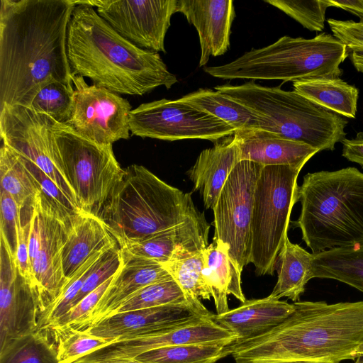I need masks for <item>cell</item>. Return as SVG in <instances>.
<instances>
[{"label":"cell","mask_w":363,"mask_h":363,"mask_svg":"<svg viewBox=\"0 0 363 363\" xmlns=\"http://www.w3.org/2000/svg\"><path fill=\"white\" fill-rule=\"evenodd\" d=\"M74 0H1L0 108L29 107L45 85L74 90L67 55Z\"/></svg>","instance_id":"6da1fadb"},{"label":"cell","mask_w":363,"mask_h":363,"mask_svg":"<svg viewBox=\"0 0 363 363\" xmlns=\"http://www.w3.org/2000/svg\"><path fill=\"white\" fill-rule=\"evenodd\" d=\"M294 311L268 332L227 345L235 363L355 359L363 345V301L328 304L297 301Z\"/></svg>","instance_id":"7a4b0ae2"},{"label":"cell","mask_w":363,"mask_h":363,"mask_svg":"<svg viewBox=\"0 0 363 363\" xmlns=\"http://www.w3.org/2000/svg\"><path fill=\"white\" fill-rule=\"evenodd\" d=\"M67 28V55L72 76L118 94L142 96L178 82L158 52L134 45L117 33L93 6L74 1Z\"/></svg>","instance_id":"3957f363"},{"label":"cell","mask_w":363,"mask_h":363,"mask_svg":"<svg viewBox=\"0 0 363 363\" xmlns=\"http://www.w3.org/2000/svg\"><path fill=\"white\" fill-rule=\"evenodd\" d=\"M292 223L313 254L363 244V173L355 167L308 173Z\"/></svg>","instance_id":"277c9868"},{"label":"cell","mask_w":363,"mask_h":363,"mask_svg":"<svg viewBox=\"0 0 363 363\" xmlns=\"http://www.w3.org/2000/svg\"><path fill=\"white\" fill-rule=\"evenodd\" d=\"M197 211L191 194L170 186L142 165L132 164L124 169L99 217L123 247L173 228Z\"/></svg>","instance_id":"5b68a950"},{"label":"cell","mask_w":363,"mask_h":363,"mask_svg":"<svg viewBox=\"0 0 363 363\" xmlns=\"http://www.w3.org/2000/svg\"><path fill=\"white\" fill-rule=\"evenodd\" d=\"M348 57L346 46L333 35L313 38L284 35L266 47L252 48L235 60L205 67L209 75L223 79H277L296 82L313 77L340 78V65Z\"/></svg>","instance_id":"8992f818"},{"label":"cell","mask_w":363,"mask_h":363,"mask_svg":"<svg viewBox=\"0 0 363 363\" xmlns=\"http://www.w3.org/2000/svg\"><path fill=\"white\" fill-rule=\"evenodd\" d=\"M216 91L230 97L264 118L267 131L307 144L320 151L330 150L345 138L348 121L307 99L295 91L270 87L252 81L223 84Z\"/></svg>","instance_id":"52a82bcc"},{"label":"cell","mask_w":363,"mask_h":363,"mask_svg":"<svg viewBox=\"0 0 363 363\" xmlns=\"http://www.w3.org/2000/svg\"><path fill=\"white\" fill-rule=\"evenodd\" d=\"M51 136L61 170L79 207L99 216L124 174L112 145L95 143L56 121Z\"/></svg>","instance_id":"ba28073f"},{"label":"cell","mask_w":363,"mask_h":363,"mask_svg":"<svg viewBox=\"0 0 363 363\" xmlns=\"http://www.w3.org/2000/svg\"><path fill=\"white\" fill-rule=\"evenodd\" d=\"M301 167L263 166L254 194L251 220V263L258 276L274 272L277 255L288 238L290 216L298 201Z\"/></svg>","instance_id":"9c48e42d"},{"label":"cell","mask_w":363,"mask_h":363,"mask_svg":"<svg viewBox=\"0 0 363 363\" xmlns=\"http://www.w3.org/2000/svg\"><path fill=\"white\" fill-rule=\"evenodd\" d=\"M263 166L240 161L230 172L213 211L214 238L225 243L238 269L251 263L252 215L256 184Z\"/></svg>","instance_id":"30bf717a"},{"label":"cell","mask_w":363,"mask_h":363,"mask_svg":"<svg viewBox=\"0 0 363 363\" xmlns=\"http://www.w3.org/2000/svg\"><path fill=\"white\" fill-rule=\"evenodd\" d=\"M133 135L162 140L203 139L216 142L233 135L230 125L181 99L140 104L130 113Z\"/></svg>","instance_id":"8fae6325"},{"label":"cell","mask_w":363,"mask_h":363,"mask_svg":"<svg viewBox=\"0 0 363 363\" xmlns=\"http://www.w3.org/2000/svg\"><path fill=\"white\" fill-rule=\"evenodd\" d=\"M54 121L49 116L36 113L28 107L4 106L0 108L1 142L38 167L79 207L60 166L51 136Z\"/></svg>","instance_id":"7c38bea8"},{"label":"cell","mask_w":363,"mask_h":363,"mask_svg":"<svg viewBox=\"0 0 363 363\" xmlns=\"http://www.w3.org/2000/svg\"><path fill=\"white\" fill-rule=\"evenodd\" d=\"M74 92L66 125L83 138L99 145H113L130 137L131 105L126 99L84 77H72Z\"/></svg>","instance_id":"4fadbf2b"},{"label":"cell","mask_w":363,"mask_h":363,"mask_svg":"<svg viewBox=\"0 0 363 363\" xmlns=\"http://www.w3.org/2000/svg\"><path fill=\"white\" fill-rule=\"evenodd\" d=\"M117 33L139 48L166 52L164 38L177 0H84Z\"/></svg>","instance_id":"5bb4252c"},{"label":"cell","mask_w":363,"mask_h":363,"mask_svg":"<svg viewBox=\"0 0 363 363\" xmlns=\"http://www.w3.org/2000/svg\"><path fill=\"white\" fill-rule=\"evenodd\" d=\"M34 200L41 220L40 242L32 263L33 288L40 315L59 298L69 282L63 271L62 249L74 217L69 218L57 210L40 189Z\"/></svg>","instance_id":"9a60e30c"},{"label":"cell","mask_w":363,"mask_h":363,"mask_svg":"<svg viewBox=\"0 0 363 363\" xmlns=\"http://www.w3.org/2000/svg\"><path fill=\"white\" fill-rule=\"evenodd\" d=\"M212 316H199L152 334L113 342L81 357L74 363H104L134 359L150 350L169 346L230 344L236 341L237 335L216 323Z\"/></svg>","instance_id":"2e32d148"},{"label":"cell","mask_w":363,"mask_h":363,"mask_svg":"<svg viewBox=\"0 0 363 363\" xmlns=\"http://www.w3.org/2000/svg\"><path fill=\"white\" fill-rule=\"evenodd\" d=\"M0 350L38 330L39 306L30 284L18 272L15 257L1 237Z\"/></svg>","instance_id":"e0dca14e"},{"label":"cell","mask_w":363,"mask_h":363,"mask_svg":"<svg viewBox=\"0 0 363 363\" xmlns=\"http://www.w3.org/2000/svg\"><path fill=\"white\" fill-rule=\"evenodd\" d=\"M199 316L206 315L200 314L189 303L170 304L115 313L82 331L111 343L152 334Z\"/></svg>","instance_id":"ac0fdd59"},{"label":"cell","mask_w":363,"mask_h":363,"mask_svg":"<svg viewBox=\"0 0 363 363\" xmlns=\"http://www.w3.org/2000/svg\"><path fill=\"white\" fill-rule=\"evenodd\" d=\"M210 225L199 211L183 223L137 242L120 247L123 257L152 260L162 264L183 259L204 250Z\"/></svg>","instance_id":"d6986e66"},{"label":"cell","mask_w":363,"mask_h":363,"mask_svg":"<svg viewBox=\"0 0 363 363\" xmlns=\"http://www.w3.org/2000/svg\"><path fill=\"white\" fill-rule=\"evenodd\" d=\"M177 12L182 13L198 32L200 67L207 64L211 56L218 57L228 50L235 17L233 1L177 0Z\"/></svg>","instance_id":"ffe728a7"},{"label":"cell","mask_w":363,"mask_h":363,"mask_svg":"<svg viewBox=\"0 0 363 363\" xmlns=\"http://www.w3.org/2000/svg\"><path fill=\"white\" fill-rule=\"evenodd\" d=\"M122 258V267L86 320L75 330H83L111 315L119 305L139 290L157 282L173 279L162 263L138 258Z\"/></svg>","instance_id":"44dd1931"},{"label":"cell","mask_w":363,"mask_h":363,"mask_svg":"<svg viewBox=\"0 0 363 363\" xmlns=\"http://www.w3.org/2000/svg\"><path fill=\"white\" fill-rule=\"evenodd\" d=\"M240 161L262 166L290 165L301 167L319 150L307 144L282 138L262 129L235 132Z\"/></svg>","instance_id":"7402d4cb"},{"label":"cell","mask_w":363,"mask_h":363,"mask_svg":"<svg viewBox=\"0 0 363 363\" xmlns=\"http://www.w3.org/2000/svg\"><path fill=\"white\" fill-rule=\"evenodd\" d=\"M118 245L99 216L82 211L72 220L62 249L65 277L70 281L89 259Z\"/></svg>","instance_id":"603a6c76"},{"label":"cell","mask_w":363,"mask_h":363,"mask_svg":"<svg viewBox=\"0 0 363 363\" xmlns=\"http://www.w3.org/2000/svg\"><path fill=\"white\" fill-rule=\"evenodd\" d=\"M294 311V303L272 298L246 300L238 308L212 319L223 328L234 333L241 342L262 335L282 323Z\"/></svg>","instance_id":"cb8c5ba5"},{"label":"cell","mask_w":363,"mask_h":363,"mask_svg":"<svg viewBox=\"0 0 363 363\" xmlns=\"http://www.w3.org/2000/svg\"><path fill=\"white\" fill-rule=\"evenodd\" d=\"M240 162L234 135L214 143L213 147L203 150L186 174L199 191L205 207L213 209L230 172Z\"/></svg>","instance_id":"d4e9b609"},{"label":"cell","mask_w":363,"mask_h":363,"mask_svg":"<svg viewBox=\"0 0 363 363\" xmlns=\"http://www.w3.org/2000/svg\"><path fill=\"white\" fill-rule=\"evenodd\" d=\"M203 275L213 298L216 314L229 311L228 295L244 303L246 298L241 286V272L229 255L228 246L213 237L204 250Z\"/></svg>","instance_id":"484cf974"},{"label":"cell","mask_w":363,"mask_h":363,"mask_svg":"<svg viewBox=\"0 0 363 363\" xmlns=\"http://www.w3.org/2000/svg\"><path fill=\"white\" fill-rule=\"evenodd\" d=\"M313 253L286 238L275 260L277 281L269 296L276 299L286 297L294 302L299 301L306 284L313 279Z\"/></svg>","instance_id":"4316f807"},{"label":"cell","mask_w":363,"mask_h":363,"mask_svg":"<svg viewBox=\"0 0 363 363\" xmlns=\"http://www.w3.org/2000/svg\"><path fill=\"white\" fill-rule=\"evenodd\" d=\"M181 99L226 123L236 131L248 129L267 130L269 122L256 112L230 97L210 89H199Z\"/></svg>","instance_id":"83f0119b"},{"label":"cell","mask_w":363,"mask_h":363,"mask_svg":"<svg viewBox=\"0 0 363 363\" xmlns=\"http://www.w3.org/2000/svg\"><path fill=\"white\" fill-rule=\"evenodd\" d=\"M294 91L342 116L354 118L359 89L340 78L313 77L293 82Z\"/></svg>","instance_id":"f1b7e54d"},{"label":"cell","mask_w":363,"mask_h":363,"mask_svg":"<svg viewBox=\"0 0 363 363\" xmlns=\"http://www.w3.org/2000/svg\"><path fill=\"white\" fill-rule=\"evenodd\" d=\"M313 278L335 279L363 292V244L313 254Z\"/></svg>","instance_id":"f546056e"},{"label":"cell","mask_w":363,"mask_h":363,"mask_svg":"<svg viewBox=\"0 0 363 363\" xmlns=\"http://www.w3.org/2000/svg\"><path fill=\"white\" fill-rule=\"evenodd\" d=\"M204 250L163 264L182 289L187 303L200 314L211 316L213 313L201 301V299L209 300L211 297L210 288L203 275Z\"/></svg>","instance_id":"4dcf8cb0"},{"label":"cell","mask_w":363,"mask_h":363,"mask_svg":"<svg viewBox=\"0 0 363 363\" xmlns=\"http://www.w3.org/2000/svg\"><path fill=\"white\" fill-rule=\"evenodd\" d=\"M1 189L8 192L22 208L33 203L39 191L34 177L19 155L2 143L0 149Z\"/></svg>","instance_id":"1f68e13d"},{"label":"cell","mask_w":363,"mask_h":363,"mask_svg":"<svg viewBox=\"0 0 363 363\" xmlns=\"http://www.w3.org/2000/svg\"><path fill=\"white\" fill-rule=\"evenodd\" d=\"M226 343L189 344L160 347L135 358L141 363H215L230 355Z\"/></svg>","instance_id":"d6a6232c"},{"label":"cell","mask_w":363,"mask_h":363,"mask_svg":"<svg viewBox=\"0 0 363 363\" xmlns=\"http://www.w3.org/2000/svg\"><path fill=\"white\" fill-rule=\"evenodd\" d=\"M0 363H59L56 344L45 330H37L1 350Z\"/></svg>","instance_id":"836d02e7"},{"label":"cell","mask_w":363,"mask_h":363,"mask_svg":"<svg viewBox=\"0 0 363 363\" xmlns=\"http://www.w3.org/2000/svg\"><path fill=\"white\" fill-rule=\"evenodd\" d=\"M181 303H188L184 292L176 281L170 279L139 290L119 305L111 314Z\"/></svg>","instance_id":"e575fe53"},{"label":"cell","mask_w":363,"mask_h":363,"mask_svg":"<svg viewBox=\"0 0 363 363\" xmlns=\"http://www.w3.org/2000/svg\"><path fill=\"white\" fill-rule=\"evenodd\" d=\"M74 90L63 84L52 82L35 95L30 106L36 113H44L60 123H66L72 106Z\"/></svg>","instance_id":"d590c367"},{"label":"cell","mask_w":363,"mask_h":363,"mask_svg":"<svg viewBox=\"0 0 363 363\" xmlns=\"http://www.w3.org/2000/svg\"><path fill=\"white\" fill-rule=\"evenodd\" d=\"M55 341L59 363H74L81 357L110 342L82 330H67L49 335Z\"/></svg>","instance_id":"8d00e7d4"},{"label":"cell","mask_w":363,"mask_h":363,"mask_svg":"<svg viewBox=\"0 0 363 363\" xmlns=\"http://www.w3.org/2000/svg\"><path fill=\"white\" fill-rule=\"evenodd\" d=\"M264 2L279 9L311 31L320 32L325 28V11L330 7L328 0H265Z\"/></svg>","instance_id":"74e56055"},{"label":"cell","mask_w":363,"mask_h":363,"mask_svg":"<svg viewBox=\"0 0 363 363\" xmlns=\"http://www.w3.org/2000/svg\"><path fill=\"white\" fill-rule=\"evenodd\" d=\"M113 277L114 275L86 296L77 304L51 325L42 330H46L50 335L67 330H77L96 306L110 285Z\"/></svg>","instance_id":"f35d334b"},{"label":"cell","mask_w":363,"mask_h":363,"mask_svg":"<svg viewBox=\"0 0 363 363\" xmlns=\"http://www.w3.org/2000/svg\"><path fill=\"white\" fill-rule=\"evenodd\" d=\"M327 22L333 35L346 46L354 68L363 74V18L359 21L329 18Z\"/></svg>","instance_id":"ab89813d"},{"label":"cell","mask_w":363,"mask_h":363,"mask_svg":"<svg viewBox=\"0 0 363 363\" xmlns=\"http://www.w3.org/2000/svg\"><path fill=\"white\" fill-rule=\"evenodd\" d=\"M19 157L38 183L40 190L57 210L69 218L74 217L82 211L43 171Z\"/></svg>","instance_id":"60d3db41"},{"label":"cell","mask_w":363,"mask_h":363,"mask_svg":"<svg viewBox=\"0 0 363 363\" xmlns=\"http://www.w3.org/2000/svg\"><path fill=\"white\" fill-rule=\"evenodd\" d=\"M32 203L26 205L21 209L18 218L17 247L14 257L18 272L33 288V269L29 255V231Z\"/></svg>","instance_id":"b9f144b4"},{"label":"cell","mask_w":363,"mask_h":363,"mask_svg":"<svg viewBox=\"0 0 363 363\" xmlns=\"http://www.w3.org/2000/svg\"><path fill=\"white\" fill-rule=\"evenodd\" d=\"M0 232L15 255L17 247L18 218L21 208L14 199L4 189L0 190Z\"/></svg>","instance_id":"7bdbcfd3"},{"label":"cell","mask_w":363,"mask_h":363,"mask_svg":"<svg viewBox=\"0 0 363 363\" xmlns=\"http://www.w3.org/2000/svg\"><path fill=\"white\" fill-rule=\"evenodd\" d=\"M341 143L343 145L342 155L363 168V132H358L354 138H344Z\"/></svg>","instance_id":"ee69618b"},{"label":"cell","mask_w":363,"mask_h":363,"mask_svg":"<svg viewBox=\"0 0 363 363\" xmlns=\"http://www.w3.org/2000/svg\"><path fill=\"white\" fill-rule=\"evenodd\" d=\"M328 1L330 6L342 9L355 16H357L359 19L363 18V0H328Z\"/></svg>","instance_id":"f6af8a7d"},{"label":"cell","mask_w":363,"mask_h":363,"mask_svg":"<svg viewBox=\"0 0 363 363\" xmlns=\"http://www.w3.org/2000/svg\"><path fill=\"white\" fill-rule=\"evenodd\" d=\"M257 363H328L321 362H314L308 360H268L262 361Z\"/></svg>","instance_id":"bcb514c9"},{"label":"cell","mask_w":363,"mask_h":363,"mask_svg":"<svg viewBox=\"0 0 363 363\" xmlns=\"http://www.w3.org/2000/svg\"><path fill=\"white\" fill-rule=\"evenodd\" d=\"M104 363H141L135 359H118L114 361H111Z\"/></svg>","instance_id":"7dc6e473"},{"label":"cell","mask_w":363,"mask_h":363,"mask_svg":"<svg viewBox=\"0 0 363 363\" xmlns=\"http://www.w3.org/2000/svg\"><path fill=\"white\" fill-rule=\"evenodd\" d=\"M354 363H363V354H360L359 355L357 358H356V361Z\"/></svg>","instance_id":"c3c4849f"},{"label":"cell","mask_w":363,"mask_h":363,"mask_svg":"<svg viewBox=\"0 0 363 363\" xmlns=\"http://www.w3.org/2000/svg\"><path fill=\"white\" fill-rule=\"evenodd\" d=\"M363 354V345L360 347L359 350V355Z\"/></svg>","instance_id":"681fc988"}]
</instances>
